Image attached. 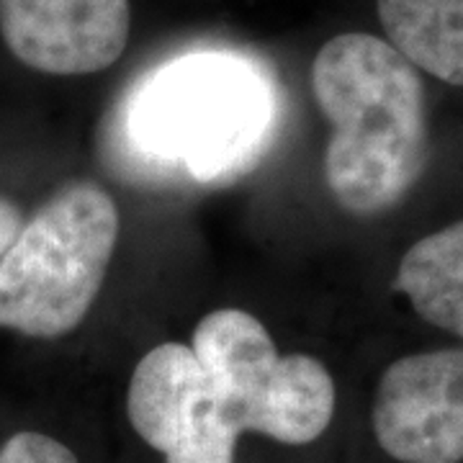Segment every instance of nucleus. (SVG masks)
<instances>
[{
    "mask_svg": "<svg viewBox=\"0 0 463 463\" xmlns=\"http://www.w3.org/2000/svg\"><path fill=\"white\" fill-rule=\"evenodd\" d=\"M337 389L327 365L283 355L255 315L222 307L191 345L163 343L134 365L127 420L163 463H237L245 435L312 446L332 425Z\"/></svg>",
    "mask_w": 463,
    "mask_h": 463,
    "instance_id": "f257e3e1",
    "label": "nucleus"
},
{
    "mask_svg": "<svg viewBox=\"0 0 463 463\" xmlns=\"http://www.w3.org/2000/svg\"><path fill=\"white\" fill-rule=\"evenodd\" d=\"M394 286L425 322L463 337V219L417 240Z\"/></svg>",
    "mask_w": 463,
    "mask_h": 463,
    "instance_id": "6e6552de",
    "label": "nucleus"
},
{
    "mask_svg": "<svg viewBox=\"0 0 463 463\" xmlns=\"http://www.w3.org/2000/svg\"><path fill=\"white\" fill-rule=\"evenodd\" d=\"M129 0H0V39L24 67L54 78L96 75L121 60Z\"/></svg>",
    "mask_w": 463,
    "mask_h": 463,
    "instance_id": "423d86ee",
    "label": "nucleus"
},
{
    "mask_svg": "<svg viewBox=\"0 0 463 463\" xmlns=\"http://www.w3.org/2000/svg\"><path fill=\"white\" fill-rule=\"evenodd\" d=\"M386 42L417 70L463 88V0H376Z\"/></svg>",
    "mask_w": 463,
    "mask_h": 463,
    "instance_id": "0eeeda50",
    "label": "nucleus"
},
{
    "mask_svg": "<svg viewBox=\"0 0 463 463\" xmlns=\"http://www.w3.org/2000/svg\"><path fill=\"white\" fill-rule=\"evenodd\" d=\"M268 116L265 85L250 67L199 57L155 78L134 111V139L160 165L214 181L255 157Z\"/></svg>",
    "mask_w": 463,
    "mask_h": 463,
    "instance_id": "20e7f679",
    "label": "nucleus"
},
{
    "mask_svg": "<svg viewBox=\"0 0 463 463\" xmlns=\"http://www.w3.org/2000/svg\"><path fill=\"white\" fill-rule=\"evenodd\" d=\"M312 93L330 124L325 183L347 214L394 209L428 163V114L420 70L386 39L332 36L312 62Z\"/></svg>",
    "mask_w": 463,
    "mask_h": 463,
    "instance_id": "f03ea898",
    "label": "nucleus"
},
{
    "mask_svg": "<svg viewBox=\"0 0 463 463\" xmlns=\"http://www.w3.org/2000/svg\"><path fill=\"white\" fill-rule=\"evenodd\" d=\"M118 232V206L103 185H62L0 255V330L32 340L78 330L106 283Z\"/></svg>",
    "mask_w": 463,
    "mask_h": 463,
    "instance_id": "7ed1b4c3",
    "label": "nucleus"
},
{
    "mask_svg": "<svg viewBox=\"0 0 463 463\" xmlns=\"http://www.w3.org/2000/svg\"><path fill=\"white\" fill-rule=\"evenodd\" d=\"M0 463H80V458L47 432L18 430L0 446Z\"/></svg>",
    "mask_w": 463,
    "mask_h": 463,
    "instance_id": "1a4fd4ad",
    "label": "nucleus"
},
{
    "mask_svg": "<svg viewBox=\"0 0 463 463\" xmlns=\"http://www.w3.org/2000/svg\"><path fill=\"white\" fill-rule=\"evenodd\" d=\"M373 438L399 463L463 461V347L404 355L383 371Z\"/></svg>",
    "mask_w": 463,
    "mask_h": 463,
    "instance_id": "39448f33",
    "label": "nucleus"
},
{
    "mask_svg": "<svg viewBox=\"0 0 463 463\" xmlns=\"http://www.w3.org/2000/svg\"><path fill=\"white\" fill-rule=\"evenodd\" d=\"M21 224H24L21 209L11 199H3L0 196V255L14 242V237L21 230Z\"/></svg>",
    "mask_w": 463,
    "mask_h": 463,
    "instance_id": "9d476101",
    "label": "nucleus"
}]
</instances>
